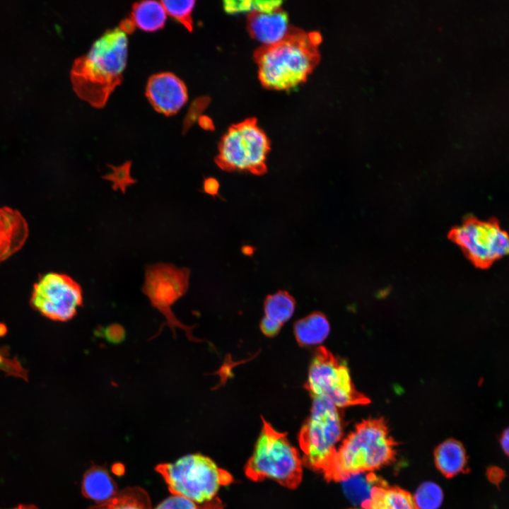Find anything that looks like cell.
<instances>
[{"label":"cell","mask_w":509,"mask_h":509,"mask_svg":"<svg viewBox=\"0 0 509 509\" xmlns=\"http://www.w3.org/2000/svg\"><path fill=\"white\" fill-rule=\"evenodd\" d=\"M155 509H223V506L217 497L211 501L199 504L186 498L172 495L163 501Z\"/></svg>","instance_id":"25"},{"label":"cell","mask_w":509,"mask_h":509,"mask_svg":"<svg viewBox=\"0 0 509 509\" xmlns=\"http://www.w3.org/2000/svg\"><path fill=\"white\" fill-rule=\"evenodd\" d=\"M88 509H152L146 491L139 486L127 487L118 491L110 500Z\"/></svg>","instance_id":"21"},{"label":"cell","mask_w":509,"mask_h":509,"mask_svg":"<svg viewBox=\"0 0 509 509\" xmlns=\"http://www.w3.org/2000/svg\"><path fill=\"white\" fill-rule=\"evenodd\" d=\"M295 310V300L286 291H280L269 295L264 302V313L260 327L268 337L275 336Z\"/></svg>","instance_id":"15"},{"label":"cell","mask_w":509,"mask_h":509,"mask_svg":"<svg viewBox=\"0 0 509 509\" xmlns=\"http://www.w3.org/2000/svg\"><path fill=\"white\" fill-rule=\"evenodd\" d=\"M167 13L161 1H143L136 3L129 19L134 28L147 32L162 28L166 21Z\"/></svg>","instance_id":"19"},{"label":"cell","mask_w":509,"mask_h":509,"mask_svg":"<svg viewBox=\"0 0 509 509\" xmlns=\"http://www.w3.org/2000/svg\"><path fill=\"white\" fill-rule=\"evenodd\" d=\"M321 37L291 28L280 42L255 52L261 83L271 90H287L304 82L320 62Z\"/></svg>","instance_id":"2"},{"label":"cell","mask_w":509,"mask_h":509,"mask_svg":"<svg viewBox=\"0 0 509 509\" xmlns=\"http://www.w3.org/2000/svg\"><path fill=\"white\" fill-rule=\"evenodd\" d=\"M0 370L11 375L27 378V370L16 358H11L6 350L0 351Z\"/></svg>","instance_id":"26"},{"label":"cell","mask_w":509,"mask_h":509,"mask_svg":"<svg viewBox=\"0 0 509 509\" xmlns=\"http://www.w3.org/2000/svg\"><path fill=\"white\" fill-rule=\"evenodd\" d=\"M297 341L302 346L320 344L329 333V324L321 312H313L298 320L294 326Z\"/></svg>","instance_id":"20"},{"label":"cell","mask_w":509,"mask_h":509,"mask_svg":"<svg viewBox=\"0 0 509 509\" xmlns=\"http://www.w3.org/2000/svg\"><path fill=\"white\" fill-rule=\"evenodd\" d=\"M161 4L167 15L182 23L188 30H192L194 1H162Z\"/></svg>","instance_id":"24"},{"label":"cell","mask_w":509,"mask_h":509,"mask_svg":"<svg viewBox=\"0 0 509 509\" xmlns=\"http://www.w3.org/2000/svg\"><path fill=\"white\" fill-rule=\"evenodd\" d=\"M269 141L255 118L232 125L222 137L216 163L227 171L262 175L267 171Z\"/></svg>","instance_id":"7"},{"label":"cell","mask_w":509,"mask_h":509,"mask_svg":"<svg viewBox=\"0 0 509 509\" xmlns=\"http://www.w3.org/2000/svg\"><path fill=\"white\" fill-rule=\"evenodd\" d=\"M146 93L153 108L168 116L177 113L188 99L184 82L169 72L153 75L147 82Z\"/></svg>","instance_id":"12"},{"label":"cell","mask_w":509,"mask_h":509,"mask_svg":"<svg viewBox=\"0 0 509 509\" xmlns=\"http://www.w3.org/2000/svg\"><path fill=\"white\" fill-rule=\"evenodd\" d=\"M219 189L218 182L213 177L205 180L204 182V190L206 193L214 196L217 194Z\"/></svg>","instance_id":"29"},{"label":"cell","mask_w":509,"mask_h":509,"mask_svg":"<svg viewBox=\"0 0 509 509\" xmlns=\"http://www.w3.org/2000/svg\"><path fill=\"white\" fill-rule=\"evenodd\" d=\"M28 235V226L21 213L0 207V264L21 249Z\"/></svg>","instance_id":"14"},{"label":"cell","mask_w":509,"mask_h":509,"mask_svg":"<svg viewBox=\"0 0 509 509\" xmlns=\"http://www.w3.org/2000/svg\"><path fill=\"white\" fill-rule=\"evenodd\" d=\"M81 492L86 498L99 504L114 497L118 491L116 483L106 469L93 466L83 475Z\"/></svg>","instance_id":"16"},{"label":"cell","mask_w":509,"mask_h":509,"mask_svg":"<svg viewBox=\"0 0 509 509\" xmlns=\"http://www.w3.org/2000/svg\"><path fill=\"white\" fill-rule=\"evenodd\" d=\"M30 305L42 316L59 322L72 319L83 303L80 285L70 276L50 272L34 284Z\"/></svg>","instance_id":"11"},{"label":"cell","mask_w":509,"mask_h":509,"mask_svg":"<svg viewBox=\"0 0 509 509\" xmlns=\"http://www.w3.org/2000/svg\"><path fill=\"white\" fill-rule=\"evenodd\" d=\"M305 387L313 397L325 399L337 408L370 402L356 389L347 366L324 346L315 352Z\"/></svg>","instance_id":"8"},{"label":"cell","mask_w":509,"mask_h":509,"mask_svg":"<svg viewBox=\"0 0 509 509\" xmlns=\"http://www.w3.org/2000/svg\"><path fill=\"white\" fill-rule=\"evenodd\" d=\"M500 444L505 453L508 454L509 446V433L508 429H505L503 432L500 438Z\"/></svg>","instance_id":"30"},{"label":"cell","mask_w":509,"mask_h":509,"mask_svg":"<svg viewBox=\"0 0 509 509\" xmlns=\"http://www.w3.org/2000/svg\"><path fill=\"white\" fill-rule=\"evenodd\" d=\"M155 469L172 495L199 504L216 498L219 488L233 481L228 472L199 453L185 455L174 462L159 464Z\"/></svg>","instance_id":"5"},{"label":"cell","mask_w":509,"mask_h":509,"mask_svg":"<svg viewBox=\"0 0 509 509\" xmlns=\"http://www.w3.org/2000/svg\"><path fill=\"white\" fill-rule=\"evenodd\" d=\"M11 509H38V508L33 505H19Z\"/></svg>","instance_id":"31"},{"label":"cell","mask_w":509,"mask_h":509,"mask_svg":"<svg viewBox=\"0 0 509 509\" xmlns=\"http://www.w3.org/2000/svg\"><path fill=\"white\" fill-rule=\"evenodd\" d=\"M98 334H100L107 341L115 344L121 343L125 338L124 328L116 323L102 328Z\"/></svg>","instance_id":"28"},{"label":"cell","mask_w":509,"mask_h":509,"mask_svg":"<svg viewBox=\"0 0 509 509\" xmlns=\"http://www.w3.org/2000/svg\"><path fill=\"white\" fill-rule=\"evenodd\" d=\"M342 433L339 408L325 399L313 397L310 414L298 436L303 464L324 474L337 450Z\"/></svg>","instance_id":"6"},{"label":"cell","mask_w":509,"mask_h":509,"mask_svg":"<svg viewBox=\"0 0 509 509\" xmlns=\"http://www.w3.org/2000/svg\"><path fill=\"white\" fill-rule=\"evenodd\" d=\"M129 168L130 164L129 163L118 168H114V170L108 176V179L114 182V187L117 186L124 190V187H125L127 185L134 181L129 175Z\"/></svg>","instance_id":"27"},{"label":"cell","mask_w":509,"mask_h":509,"mask_svg":"<svg viewBox=\"0 0 509 509\" xmlns=\"http://www.w3.org/2000/svg\"><path fill=\"white\" fill-rule=\"evenodd\" d=\"M365 509H416L411 495L397 487L383 484Z\"/></svg>","instance_id":"22"},{"label":"cell","mask_w":509,"mask_h":509,"mask_svg":"<svg viewBox=\"0 0 509 509\" xmlns=\"http://www.w3.org/2000/svg\"><path fill=\"white\" fill-rule=\"evenodd\" d=\"M449 238L479 268L488 267L505 255L509 249L508 236L495 221L469 218L455 227Z\"/></svg>","instance_id":"10"},{"label":"cell","mask_w":509,"mask_h":509,"mask_svg":"<svg viewBox=\"0 0 509 509\" xmlns=\"http://www.w3.org/2000/svg\"><path fill=\"white\" fill-rule=\"evenodd\" d=\"M247 25L250 35L260 42L262 46L280 42L291 29L287 14L281 8L270 13H251Z\"/></svg>","instance_id":"13"},{"label":"cell","mask_w":509,"mask_h":509,"mask_svg":"<svg viewBox=\"0 0 509 509\" xmlns=\"http://www.w3.org/2000/svg\"><path fill=\"white\" fill-rule=\"evenodd\" d=\"M342 482L347 496L363 509L367 508L378 489L385 484L371 472L351 475Z\"/></svg>","instance_id":"18"},{"label":"cell","mask_w":509,"mask_h":509,"mask_svg":"<svg viewBox=\"0 0 509 509\" xmlns=\"http://www.w3.org/2000/svg\"><path fill=\"white\" fill-rule=\"evenodd\" d=\"M262 428L248 460L245 473L251 480L272 479L283 486L294 489L303 477V462L286 435L274 429L262 419Z\"/></svg>","instance_id":"4"},{"label":"cell","mask_w":509,"mask_h":509,"mask_svg":"<svg viewBox=\"0 0 509 509\" xmlns=\"http://www.w3.org/2000/svg\"><path fill=\"white\" fill-rule=\"evenodd\" d=\"M394 446L382 420H364L337 447L324 476L329 481H342L355 474L372 472L392 460Z\"/></svg>","instance_id":"3"},{"label":"cell","mask_w":509,"mask_h":509,"mask_svg":"<svg viewBox=\"0 0 509 509\" xmlns=\"http://www.w3.org/2000/svg\"><path fill=\"white\" fill-rule=\"evenodd\" d=\"M128 54L127 34L119 27L105 33L73 63V88L82 100L103 107L123 78Z\"/></svg>","instance_id":"1"},{"label":"cell","mask_w":509,"mask_h":509,"mask_svg":"<svg viewBox=\"0 0 509 509\" xmlns=\"http://www.w3.org/2000/svg\"><path fill=\"white\" fill-rule=\"evenodd\" d=\"M411 496L416 509H439L444 497L441 487L431 481L420 484Z\"/></svg>","instance_id":"23"},{"label":"cell","mask_w":509,"mask_h":509,"mask_svg":"<svg viewBox=\"0 0 509 509\" xmlns=\"http://www.w3.org/2000/svg\"><path fill=\"white\" fill-rule=\"evenodd\" d=\"M435 463L438 469L447 477L462 472L467 465V455L463 445L453 439L441 443L435 451Z\"/></svg>","instance_id":"17"},{"label":"cell","mask_w":509,"mask_h":509,"mask_svg":"<svg viewBox=\"0 0 509 509\" xmlns=\"http://www.w3.org/2000/svg\"><path fill=\"white\" fill-rule=\"evenodd\" d=\"M189 271L187 269H177L168 264H157L148 267L143 293L148 298L152 305L165 317L159 331L151 337L160 334L165 326H168L175 338L176 329L185 331L191 341H203L193 336L192 330L197 325L188 326L178 320L171 309L172 305L187 291Z\"/></svg>","instance_id":"9"}]
</instances>
